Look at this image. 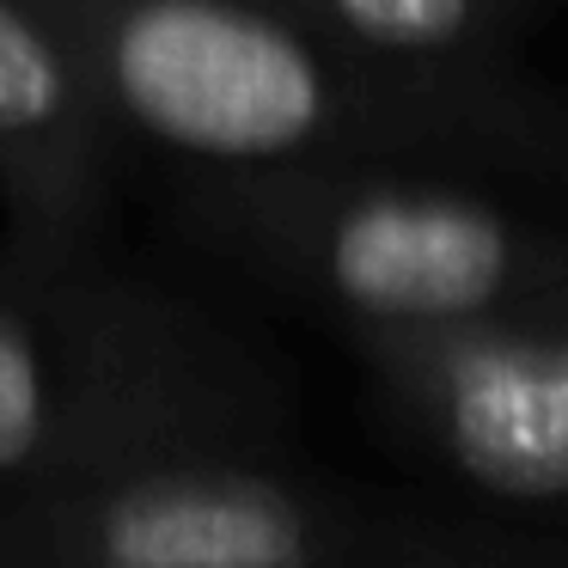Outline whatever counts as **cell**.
Instances as JSON below:
<instances>
[{
  "label": "cell",
  "instance_id": "cell-4",
  "mask_svg": "<svg viewBox=\"0 0 568 568\" xmlns=\"http://www.w3.org/2000/svg\"><path fill=\"white\" fill-rule=\"evenodd\" d=\"M196 379L148 306L68 300L50 318L0 306V477L153 458Z\"/></svg>",
  "mask_w": 568,
  "mask_h": 568
},
{
  "label": "cell",
  "instance_id": "cell-3",
  "mask_svg": "<svg viewBox=\"0 0 568 568\" xmlns=\"http://www.w3.org/2000/svg\"><path fill=\"white\" fill-rule=\"evenodd\" d=\"M331 531L282 477L226 458H129L7 526L0 568H324Z\"/></svg>",
  "mask_w": 568,
  "mask_h": 568
},
{
  "label": "cell",
  "instance_id": "cell-2",
  "mask_svg": "<svg viewBox=\"0 0 568 568\" xmlns=\"http://www.w3.org/2000/svg\"><path fill=\"white\" fill-rule=\"evenodd\" d=\"M190 221L312 287L361 331L507 318V306L556 300L568 282L550 239L489 202L397 178H348L336 165L221 172L190 196Z\"/></svg>",
  "mask_w": 568,
  "mask_h": 568
},
{
  "label": "cell",
  "instance_id": "cell-8",
  "mask_svg": "<svg viewBox=\"0 0 568 568\" xmlns=\"http://www.w3.org/2000/svg\"><path fill=\"white\" fill-rule=\"evenodd\" d=\"M556 300H562V306H568V282H562V287H556Z\"/></svg>",
  "mask_w": 568,
  "mask_h": 568
},
{
  "label": "cell",
  "instance_id": "cell-1",
  "mask_svg": "<svg viewBox=\"0 0 568 568\" xmlns=\"http://www.w3.org/2000/svg\"><path fill=\"white\" fill-rule=\"evenodd\" d=\"M80 55L116 129L221 172L336 165L385 148L568 153L489 68L392 62L306 31L263 0H31Z\"/></svg>",
  "mask_w": 568,
  "mask_h": 568
},
{
  "label": "cell",
  "instance_id": "cell-6",
  "mask_svg": "<svg viewBox=\"0 0 568 568\" xmlns=\"http://www.w3.org/2000/svg\"><path fill=\"white\" fill-rule=\"evenodd\" d=\"M111 111L31 0H0V202L31 270H62L104 214Z\"/></svg>",
  "mask_w": 568,
  "mask_h": 568
},
{
  "label": "cell",
  "instance_id": "cell-7",
  "mask_svg": "<svg viewBox=\"0 0 568 568\" xmlns=\"http://www.w3.org/2000/svg\"><path fill=\"white\" fill-rule=\"evenodd\" d=\"M306 31L392 62L483 68L514 31V0H263Z\"/></svg>",
  "mask_w": 568,
  "mask_h": 568
},
{
  "label": "cell",
  "instance_id": "cell-5",
  "mask_svg": "<svg viewBox=\"0 0 568 568\" xmlns=\"http://www.w3.org/2000/svg\"><path fill=\"white\" fill-rule=\"evenodd\" d=\"M367 348L470 483L519 501L568 495V331L458 318L367 331Z\"/></svg>",
  "mask_w": 568,
  "mask_h": 568
}]
</instances>
